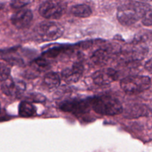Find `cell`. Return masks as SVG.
Returning a JSON list of instances; mask_svg holds the SVG:
<instances>
[{"label": "cell", "mask_w": 152, "mask_h": 152, "mask_svg": "<svg viewBox=\"0 0 152 152\" xmlns=\"http://www.w3.org/2000/svg\"><path fill=\"white\" fill-rule=\"evenodd\" d=\"M149 10V5L146 3L131 1L119 7L117 17L122 25L129 26L142 19Z\"/></svg>", "instance_id": "6da1fadb"}, {"label": "cell", "mask_w": 152, "mask_h": 152, "mask_svg": "<svg viewBox=\"0 0 152 152\" xmlns=\"http://www.w3.org/2000/svg\"><path fill=\"white\" fill-rule=\"evenodd\" d=\"M94 111L100 114L114 116L123 112V105L118 99L111 95L96 96L89 101Z\"/></svg>", "instance_id": "7a4b0ae2"}, {"label": "cell", "mask_w": 152, "mask_h": 152, "mask_svg": "<svg viewBox=\"0 0 152 152\" xmlns=\"http://www.w3.org/2000/svg\"><path fill=\"white\" fill-rule=\"evenodd\" d=\"M151 79L146 76H129L120 82L121 88L130 94L145 91L151 87Z\"/></svg>", "instance_id": "3957f363"}, {"label": "cell", "mask_w": 152, "mask_h": 152, "mask_svg": "<svg viewBox=\"0 0 152 152\" xmlns=\"http://www.w3.org/2000/svg\"><path fill=\"white\" fill-rule=\"evenodd\" d=\"M63 28L54 22H42L37 29V35L42 41H53L60 38L63 34Z\"/></svg>", "instance_id": "277c9868"}, {"label": "cell", "mask_w": 152, "mask_h": 152, "mask_svg": "<svg viewBox=\"0 0 152 152\" xmlns=\"http://www.w3.org/2000/svg\"><path fill=\"white\" fill-rule=\"evenodd\" d=\"M65 11V6L61 2L47 1L40 4L39 13L48 19H59Z\"/></svg>", "instance_id": "5b68a950"}, {"label": "cell", "mask_w": 152, "mask_h": 152, "mask_svg": "<svg viewBox=\"0 0 152 152\" xmlns=\"http://www.w3.org/2000/svg\"><path fill=\"white\" fill-rule=\"evenodd\" d=\"M59 108L65 112L79 115L85 114L89 111L90 103L83 99H69L61 102Z\"/></svg>", "instance_id": "8992f818"}, {"label": "cell", "mask_w": 152, "mask_h": 152, "mask_svg": "<svg viewBox=\"0 0 152 152\" xmlns=\"http://www.w3.org/2000/svg\"><path fill=\"white\" fill-rule=\"evenodd\" d=\"M118 78L117 72L112 68H104L96 71L92 76L93 81L99 86H108Z\"/></svg>", "instance_id": "52a82bcc"}, {"label": "cell", "mask_w": 152, "mask_h": 152, "mask_svg": "<svg viewBox=\"0 0 152 152\" xmlns=\"http://www.w3.org/2000/svg\"><path fill=\"white\" fill-rule=\"evenodd\" d=\"M33 20V13L30 9L24 8L13 13L11 22L16 28L19 29L26 28L31 25Z\"/></svg>", "instance_id": "ba28073f"}, {"label": "cell", "mask_w": 152, "mask_h": 152, "mask_svg": "<svg viewBox=\"0 0 152 152\" xmlns=\"http://www.w3.org/2000/svg\"><path fill=\"white\" fill-rule=\"evenodd\" d=\"M1 91L7 96H18L21 95L25 90V84L19 80L7 79L3 82L1 86Z\"/></svg>", "instance_id": "9c48e42d"}, {"label": "cell", "mask_w": 152, "mask_h": 152, "mask_svg": "<svg viewBox=\"0 0 152 152\" xmlns=\"http://www.w3.org/2000/svg\"><path fill=\"white\" fill-rule=\"evenodd\" d=\"M84 68L80 62H76L71 68H68L62 71V77L67 83H74L80 80L83 76Z\"/></svg>", "instance_id": "30bf717a"}, {"label": "cell", "mask_w": 152, "mask_h": 152, "mask_svg": "<svg viewBox=\"0 0 152 152\" xmlns=\"http://www.w3.org/2000/svg\"><path fill=\"white\" fill-rule=\"evenodd\" d=\"M148 115V108L145 105H134L128 108L126 111V117L129 118L143 117Z\"/></svg>", "instance_id": "8fae6325"}, {"label": "cell", "mask_w": 152, "mask_h": 152, "mask_svg": "<svg viewBox=\"0 0 152 152\" xmlns=\"http://www.w3.org/2000/svg\"><path fill=\"white\" fill-rule=\"evenodd\" d=\"M71 13L77 17L87 18L91 15L92 10L88 4H80L72 6L71 8Z\"/></svg>", "instance_id": "7c38bea8"}, {"label": "cell", "mask_w": 152, "mask_h": 152, "mask_svg": "<svg viewBox=\"0 0 152 152\" xmlns=\"http://www.w3.org/2000/svg\"><path fill=\"white\" fill-rule=\"evenodd\" d=\"M36 114V108L30 102L23 101L19 105V114L22 117H31Z\"/></svg>", "instance_id": "4fadbf2b"}, {"label": "cell", "mask_w": 152, "mask_h": 152, "mask_svg": "<svg viewBox=\"0 0 152 152\" xmlns=\"http://www.w3.org/2000/svg\"><path fill=\"white\" fill-rule=\"evenodd\" d=\"M44 83L48 88H56L60 85V77L54 72H49L45 76Z\"/></svg>", "instance_id": "5bb4252c"}, {"label": "cell", "mask_w": 152, "mask_h": 152, "mask_svg": "<svg viewBox=\"0 0 152 152\" xmlns=\"http://www.w3.org/2000/svg\"><path fill=\"white\" fill-rule=\"evenodd\" d=\"M110 56V52L107 49L100 48L94 52L91 59L96 64H103L108 61Z\"/></svg>", "instance_id": "9a60e30c"}, {"label": "cell", "mask_w": 152, "mask_h": 152, "mask_svg": "<svg viewBox=\"0 0 152 152\" xmlns=\"http://www.w3.org/2000/svg\"><path fill=\"white\" fill-rule=\"evenodd\" d=\"M10 69L5 64L0 62V82H4L9 78Z\"/></svg>", "instance_id": "2e32d148"}, {"label": "cell", "mask_w": 152, "mask_h": 152, "mask_svg": "<svg viewBox=\"0 0 152 152\" xmlns=\"http://www.w3.org/2000/svg\"><path fill=\"white\" fill-rule=\"evenodd\" d=\"M152 16H151V10L150 9L148 12H147L146 14L144 16V17L142 18V22L144 25L145 26H148L150 27L151 26V24H152Z\"/></svg>", "instance_id": "e0dca14e"}, {"label": "cell", "mask_w": 152, "mask_h": 152, "mask_svg": "<svg viewBox=\"0 0 152 152\" xmlns=\"http://www.w3.org/2000/svg\"><path fill=\"white\" fill-rule=\"evenodd\" d=\"M29 3V1H13L11 2V6L14 9H19L21 7H25L26 4H28Z\"/></svg>", "instance_id": "ac0fdd59"}, {"label": "cell", "mask_w": 152, "mask_h": 152, "mask_svg": "<svg viewBox=\"0 0 152 152\" xmlns=\"http://www.w3.org/2000/svg\"><path fill=\"white\" fill-rule=\"evenodd\" d=\"M35 62L37 66L40 67V68H46L49 65L48 62L45 59H38L37 60H36Z\"/></svg>", "instance_id": "d6986e66"}, {"label": "cell", "mask_w": 152, "mask_h": 152, "mask_svg": "<svg viewBox=\"0 0 152 152\" xmlns=\"http://www.w3.org/2000/svg\"><path fill=\"white\" fill-rule=\"evenodd\" d=\"M145 68H146V70H148V71L149 73L151 72V59H149L146 62V64H145Z\"/></svg>", "instance_id": "ffe728a7"}, {"label": "cell", "mask_w": 152, "mask_h": 152, "mask_svg": "<svg viewBox=\"0 0 152 152\" xmlns=\"http://www.w3.org/2000/svg\"><path fill=\"white\" fill-rule=\"evenodd\" d=\"M0 110H1V105H0Z\"/></svg>", "instance_id": "44dd1931"}]
</instances>
